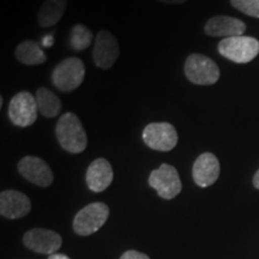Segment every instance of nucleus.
I'll return each instance as SVG.
<instances>
[{"instance_id": "obj_2", "label": "nucleus", "mask_w": 259, "mask_h": 259, "mask_svg": "<svg viewBox=\"0 0 259 259\" xmlns=\"http://www.w3.org/2000/svg\"><path fill=\"white\" fill-rule=\"evenodd\" d=\"M219 52L222 57L236 64L250 63L259 54V41L244 35L226 37L219 44Z\"/></svg>"}, {"instance_id": "obj_15", "label": "nucleus", "mask_w": 259, "mask_h": 259, "mask_svg": "<svg viewBox=\"0 0 259 259\" xmlns=\"http://www.w3.org/2000/svg\"><path fill=\"white\" fill-rule=\"evenodd\" d=\"M87 185L93 192H103L113 181V168L106 158H96L88 167L85 176Z\"/></svg>"}, {"instance_id": "obj_11", "label": "nucleus", "mask_w": 259, "mask_h": 259, "mask_svg": "<svg viewBox=\"0 0 259 259\" xmlns=\"http://www.w3.org/2000/svg\"><path fill=\"white\" fill-rule=\"evenodd\" d=\"M18 171L24 179L41 187H48L53 183V171L47 162L36 156H25L18 162Z\"/></svg>"}, {"instance_id": "obj_20", "label": "nucleus", "mask_w": 259, "mask_h": 259, "mask_svg": "<svg viewBox=\"0 0 259 259\" xmlns=\"http://www.w3.org/2000/svg\"><path fill=\"white\" fill-rule=\"evenodd\" d=\"M231 4L242 14L259 18V0H231Z\"/></svg>"}, {"instance_id": "obj_3", "label": "nucleus", "mask_w": 259, "mask_h": 259, "mask_svg": "<svg viewBox=\"0 0 259 259\" xmlns=\"http://www.w3.org/2000/svg\"><path fill=\"white\" fill-rule=\"evenodd\" d=\"M84 76H85L84 63L79 58L72 57L57 65L52 73V82L60 92L70 93L83 83Z\"/></svg>"}, {"instance_id": "obj_24", "label": "nucleus", "mask_w": 259, "mask_h": 259, "mask_svg": "<svg viewBox=\"0 0 259 259\" xmlns=\"http://www.w3.org/2000/svg\"><path fill=\"white\" fill-rule=\"evenodd\" d=\"M48 259H71V258H69L66 254H63V253H53L48 257Z\"/></svg>"}, {"instance_id": "obj_13", "label": "nucleus", "mask_w": 259, "mask_h": 259, "mask_svg": "<svg viewBox=\"0 0 259 259\" xmlns=\"http://www.w3.org/2000/svg\"><path fill=\"white\" fill-rule=\"evenodd\" d=\"M220 162L211 153H204L193 163V181L199 187H209L218 181L220 177Z\"/></svg>"}, {"instance_id": "obj_6", "label": "nucleus", "mask_w": 259, "mask_h": 259, "mask_svg": "<svg viewBox=\"0 0 259 259\" xmlns=\"http://www.w3.org/2000/svg\"><path fill=\"white\" fill-rule=\"evenodd\" d=\"M149 186L156 191L162 199L170 200L176 198L183 190L179 173L176 167L168 163H162L157 169H154L148 179Z\"/></svg>"}, {"instance_id": "obj_14", "label": "nucleus", "mask_w": 259, "mask_h": 259, "mask_svg": "<svg viewBox=\"0 0 259 259\" xmlns=\"http://www.w3.org/2000/svg\"><path fill=\"white\" fill-rule=\"evenodd\" d=\"M204 31L212 37L241 36L246 31V24L240 19L231 16H215L204 25Z\"/></svg>"}, {"instance_id": "obj_4", "label": "nucleus", "mask_w": 259, "mask_h": 259, "mask_svg": "<svg viewBox=\"0 0 259 259\" xmlns=\"http://www.w3.org/2000/svg\"><path fill=\"white\" fill-rule=\"evenodd\" d=\"M109 216V208L107 204L95 202L84 206L77 212L73 219V231L77 235L88 236L96 233L105 225Z\"/></svg>"}, {"instance_id": "obj_1", "label": "nucleus", "mask_w": 259, "mask_h": 259, "mask_svg": "<svg viewBox=\"0 0 259 259\" xmlns=\"http://www.w3.org/2000/svg\"><path fill=\"white\" fill-rule=\"evenodd\" d=\"M56 136L58 143L67 153H83L88 145V137L82 121L72 112H67L60 116L56 126Z\"/></svg>"}, {"instance_id": "obj_17", "label": "nucleus", "mask_w": 259, "mask_h": 259, "mask_svg": "<svg viewBox=\"0 0 259 259\" xmlns=\"http://www.w3.org/2000/svg\"><path fill=\"white\" fill-rule=\"evenodd\" d=\"M16 58L24 65H40L47 60L46 54L40 45L35 41H23L16 48Z\"/></svg>"}, {"instance_id": "obj_8", "label": "nucleus", "mask_w": 259, "mask_h": 259, "mask_svg": "<svg viewBox=\"0 0 259 259\" xmlns=\"http://www.w3.org/2000/svg\"><path fill=\"white\" fill-rule=\"evenodd\" d=\"M147 147L157 151H170L178 144V132L169 122H151L143 130Z\"/></svg>"}, {"instance_id": "obj_21", "label": "nucleus", "mask_w": 259, "mask_h": 259, "mask_svg": "<svg viewBox=\"0 0 259 259\" xmlns=\"http://www.w3.org/2000/svg\"><path fill=\"white\" fill-rule=\"evenodd\" d=\"M120 259H150L149 255L145 253H142V252H138L136 250H128L122 253Z\"/></svg>"}, {"instance_id": "obj_10", "label": "nucleus", "mask_w": 259, "mask_h": 259, "mask_svg": "<svg viewBox=\"0 0 259 259\" xmlns=\"http://www.w3.org/2000/svg\"><path fill=\"white\" fill-rule=\"evenodd\" d=\"M119 44L116 38L107 30L99 31L94 45L93 58L97 67L108 70L113 67L119 58Z\"/></svg>"}, {"instance_id": "obj_18", "label": "nucleus", "mask_w": 259, "mask_h": 259, "mask_svg": "<svg viewBox=\"0 0 259 259\" xmlns=\"http://www.w3.org/2000/svg\"><path fill=\"white\" fill-rule=\"evenodd\" d=\"M37 102L38 113L46 118H54L59 114L61 111V101L56 94L52 93L50 89L47 88H40L37 89L36 94H35Z\"/></svg>"}, {"instance_id": "obj_22", "label": "nucleus", "mask_w": 259, "mask_h": 259, "mask_svg": "<svg viewBox=\"0 0 259 259\" xmlns=\"http://www.w3.org/2000/svg\"><path fill=\"white\" fill-rule=\"evenodd\" d=\"M54 44V37L52 35H46L44 38H42V45L45 47H51L52 45Z\"/></svg>"}, {"instance_id": "obj_7", "label": "nucleus", "mask_w": 259, "mask_h": 259, "mask_svg": "<svg viewBox=\"0 0 259 259\" xmlns=\"http://www.w3.org/2000/svg\"><path fill=\"white\" fill-rule=\"evenodd\" d=\"M36 97L31 93L21 92L12 97L9 105V118L12 124L18 127H27L37 119Z\"/></svg>"}, {"instance_id": "obj_19", "label": "nucleus", "mask_w": 259, "mask_h": 259, "mask_svg": "<svg viewBox=\"0 0 259 259\" xmlns=\"http://www.w3.org/2000/svg\"><path fill=\"white\" fill-rule=\"evenodd\" d=\"M93 34L90 29L84 24H76L71 29L70 45L74 51L80 52L87 50L92 45Z\"/></svg>"}, {"instance_id": "obj_5", "label": "nucleus", "mask_w": 259, "mask_h": 259, "mask_svg": "<svg viewBox=\"0 0 259 259\" xmlns=\"http://www.w3.org/2000/svg\"><path fill=\"white\" fill-rule=\"evenodd\" d=\"M185 74L191 83L197 85H212L220 79V69L209 57L193 53L186 59Z\"/></svg>"}, {"instance_id": "obj_16", "label": "nucleus", "mask_w": 259, "mask_h": 259, "mask_svg": "<svg viewBox=\"0 0 259 259\" xmlns=\"http://www.w3.org/2000/svg\"><path fill=\"white\" fill-rule=\"evenodd\" d=\"M66 6L67 0H45L38 10V24L44 28L56 25L64 16Z\"/></svg>"}, {"instance_id": "obj_23", "label": "nucleus", "mask_w": 259, "mask_h": 259, "mask_svg": "<svg viewBox=\"0 0 259 259\" xmlns=\"http://www.w3.org/2000/svg\"><path fill=\"white\" fill-rule=\"evenodd\" d=\"M158 2L163 3V4H167V5H180V4H184V3H186L187 0H158Z\"/></svg>"}, {"instance_id": "obj_9", "label": "nucleus", "mask_w": 259, "mask_h": 259, "mask_svg": "<svg viewBox=\"0 0 259 259\" xmlns=\"http://www.w3.org/2000/svg\"><path fill=\"white\" fill-rule=\"evenodd\" d=\"M23 244L29 250L42 254H53L63 245V239L57 232L45 228H32L23 236Z\"/></svg>"}, {"instance_id": "obj_26", "label": "nucleus", "mask_w": 259, "mask_h": 259, "mask_svg": "<svg viewBox=\"0 0 259 259\" xmlns=\"http://www.w3.org/2000/svg\"><path fill=\"white\" fill-rule=\"evenodd\" d=\"M3 103H4V100H3V97H0V107H3Z\"/></svg>"}, {"instance_id": "obj_12", "label": "nucleus", "mask_w": 259, "mask_h": 259, "mask_svg": "<svg viewBox=\"0 0 259 259\" xmlns=\"http://www.w3.org/2000/svg\"><path fill=\"white\" fill-rule=\"evenodd\" d=\"M31 210V202L24 193L16 190H5L0 193V215L9 220L27 216Z\"/></svg>"}, {"instance_id": "obj_25", "label": "nucleus", "mask_w": 259, "mask_h": 259, "mask_svg": "<svg viewBox=\"0 0 259 259\" xmlns=\"http://www.w3.org/2000/svg\"><path fill=\"white\" fill-rule=\"evenodd\" d=\"M253 186L255 187V189L259 190V169L255 171V174L253 177Z\"/></svg>"}]
</instances>
